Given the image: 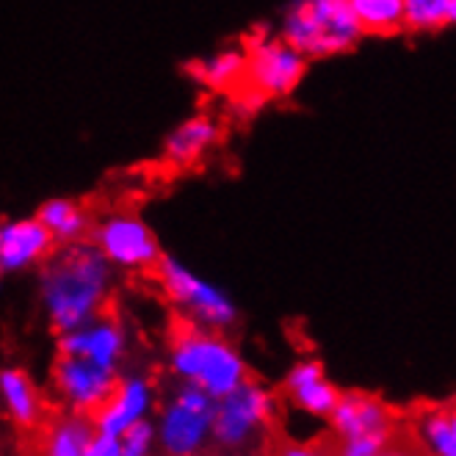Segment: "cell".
I'll use <instances>...</instances> for the list:
<instances>
[{"instance_id": "cell-1", "label": "cell", "mask_w": 456, "mask_h": 456, "mask_svg": "<svg viewBox=\"0 0 456 456\" xmlns=\"http://www.w3.org/2000/svg\"><path fill=\"white\" fill-rule=\"evenodd\" d=\"M127 348L122 321L102 313L86 327L59 335L53 387L75 412L92 415L119 385V362Z\"/></svg>"}, {"instance_id": "cell-2", "label": "cell", "mask_w": 456, "mask_h": 456, "mask_svg": "<svg viewBox=\"0 0 456 456\" xmlns=\"http://www.w3.org/2000/svg\"><path fill=\"white\" fill-rule=\"evenodd\" d=\"M114 265L92 240L59 247L39 268V302L56 335L86 327L105 313Z\"/></svg>"}, {"instance_id": "cell-3", "label": "cell", "mask_w": 456, "mask_h": 456, "mask_svg": "<svg viewBox=\"0 0 456 456\" xmlns=\"http://www.w3.org/2000/svg\"><path fill=\"white\" fill-rule=\"evenodd\" d=\"M169 365L183 382H191L222 398L249 379V370L238 348L222 335L180 318L169 338Z\"/></svg>"}, {"instance_id": "cell-4", "label": "cell", "mask_w": 456, "mask_h": 456, "mask_svg": "<svg viewBox=\"0 0 456 456\" xmlns=\"http://www.w3.org/2000/svg\"><path fill=\"white\" fill-rule=\"evenodd\" d=\"M277 34L307 59L340 56L365 37L348 0H290Z\"/></svg>"}, {"instance_id": "cell-5", "label": "cell", "mask_w": 456, "mask_h": 456, "mask_svg": "<svg viewBox=\"0 0 456 456\" xmlns=\"http://www.w3.org/2000/svg\"><path fill=\"white\" fill-rule=\"evenodd\" d=\"M152 274L160 290H164V297L177 307L180 318L213 332H224L238 321V307L232 305L227 293L219 285L194 274L177 257L164 255Z\"/></svg>"}, {"instance_id": "cell-6", "label": "cell", "mask_w": 456, "mask_h": 456, "mask_svg": "<svg viewBox=\"0 0 456 456\" xmlns=\"http://www.w3.org/2000/svg\"><path fill=\"white\" fill-rule=\"evenodd\" d=\"M89 240L122 272H155V265L164 257L155 230L130 210H111L97 216Z\"/></svg>"}, {"instance_id": "cell-7", "label": "cell", "mask_w": 456, "mask_h": 456, "mask_svg": "<svg viewBox=\"0 0 456 456\" xmlns=\"http://www.w3.org/2000/svg\"><path fill=\"white\" fill-rule=\"evenodd\" d=\"M247 84L244 89L268 100H285L297 92L307 75V56L280 34H255L247 45Z\"/></svg>"}, {"instance_id": "cell-8", "label": "cell", "mask_w": 456, "mask_h": 456, "mask_svg": "<svg viewBox=\"0 0 456 456\" xmlns=\"http://www.w3.org/2000/svg\"><path fill=\"white\" fill-rule=\"evenodd\" d=\"M213 420H216V398L185 382L160 415V448L167 456H202L213 443Z\"/></svg>"}, {"instance_id": "cell-9", "label": "cell", "mask_w": 456, "mask_h": 456, "mask_svg": "<svg viewBox=\"0 0 456 456\" xmlns=\"http://www.w3.org/2000/svg\"><path fill=\"white\" fill-rule=\"evenodd\" d=\"M274 420V395L252 377L232 393L216 398L213 443L222 448H244L265 435Z\"/></svg>"}, {"instance_id": "cell-10", "label": "cell", "mask_w": 456, "mask_h": 456, "mask_svg": "<svg viewBox=\"0 0 456 456\" xmlns=\"http://www.w3.org/2000/svg\"><path fill=\"white\" fill-rule=\"evenodd\" d=\"M56 249V238L37 216L6 219L0 227V272L4 274H20L45 265Z\"/></svg>"}, {"instance_id": "cell-11", "label": "cell", "mask_w": 456, "mask_h": 456, "mask_svg": "<svg viewBox=\"0 0 456 456\" xmlns=\"http://www.w3.org/2000/svg\"><path fill=\"white\" fill-rule=\"evenodd\" d=\"M332 435L338 440L365 437V435H395L398 418L382 398L368 393H343L330 415Z\"/></svg>"}, {"instance_id": "cell-12", "label": "cell", "mask_w": 456, "mask_h": 456, "mask_svg": "<svg viewBox=\"0 0 456 456\" xmlns=\"http://www.w3.org/2000/svg\"><path fill=\"white\" fill-rule=\"evenodd\" d=\"M222 142V125L210 114H194L183 119L160 147V158L175 169H191Z\"/></svg>"}, {"instance_id": "cell-13", "label": "cell", "mask_w": 456, "mask_h": 456, "mask_svg": "<svg viewBox=\"0 0 456 456\" xmlns=\"http://www.w3.org/2000/svg\"><path fill=\"white\" fill-rule=\"evenodd\" d=\"M285 398L293 407L313 415V418H330L340 401V390L327 379L324 365L315 360L297 362L285 377Z\"/></svg>"}, {"instance_id": "cell-14", "label": "cell", "mask_w": 456, "mask_h": 456, "mask_svg": "<svg viewBox=\"0 0 456 456\" xmlns=\"http://www.w3.org/2000/svg\"><path fill=\"white\" fill-rule=\"evenodd\" d=\"M150 401H152V387L147 379L139 377L119 379L114 393L92 412V420L97 426V432L122 437L133 423H139L147 415Z\"/></svg>"}, {"instance_id": "cell-15", "label": "cell", "mask_w": 456, "mask_h": 456, "mask_svg": "<svg viewBox=\"0 0 456 456\" xmlns=\"http://www.w3.org/2000/svg\"><path fill=\"white\" fill-rule=\"evenodd\" d=\"M34 435V456H86L97 426L92 415L69 410L64 415L47 418Z\"/></svg>"}, {"instance_id": "cell-16", "label": "cell", "mask_w": 456, "mask_h": 456, "mask_svg": "<svg viewBox=\"0 0 456 456\" xmlns=\"http://www.w3.org/2000/svg\"><path fill=\"white\" fill-rule=\"evenodd\" d=\"M0 390H4L9 418L14 420V426L22 428L25 435H34L37 428L45 426V420H47L45 401L28 373L20 368H6L0 373Z\"/></svg>"}, {"instance_id": "cell-17", "label": "cell", "mask_w": 456, "mask_h": 456, "mask_svg": "<svg viewBox=\"0 0 456 456\" xmlns=\"http://www.w3.org/2000/svg\"><path fill=\"white\" fill-rule=\"evenodd\" d=\"M189 75L213 92H240L247 84V47H224L189 64Z\"/></svg>"}, {"instance_id": "cell-18", "label": "cell", "mask_w": 456, "mask_h": 456, "mask_svg": "<svg viewBox=\"0 0 456 456\" xmlns=\"http://www.w3.org/2000/svg\"><path fill=\"white\" fill-rule=\"evenodd\" d=\"M37 219L50 230L59 247L77 244V240H89V232L94 227L92 213L84 202H75L67 197H53L39 205Z\"/></svg>"}, {"instance_id": "cell-19", "label": "cell", "mask_w": 456, "mask_h": 456, "mask_svg": "<svg viewBox=\"0 0 456 456\" xmlns=\"http://www.w3.org/2000/svg\"><path fill=\"white\" fill-rule=\"evenodd\" d=\"M415 437L428 456H456V401L426 410L415 423Z\"/></svg>"}, {"instance_id": "cell-20", "label": "cell", "mask_w": 456, "mask_h": 456, "mask_svg": "<svg viewBox=\"0 0 456 456\" xmlns=\"http://www.w3.org/2000/svg\"><path fill=\"white\" fill-rule=\"evenodd\" d=\"M365 37H390L407 28L404 0H348Z\"/></svg>"}, {"instance_id": "cell-21", "label": "cell", "mask_w": 456, "mask_h": 456, "mask_svg": "<svg viewBox=\"0 0 456 456\" xmlns=\"http://www.w3.org/2000/svg\"><path fill=\"white\" fill-rule=\"evenodd\" d=\"M407 6V31L432 34L451 25L456 0H404Z\"/></svg>"}, {"instance_id": "cell-22", "label": "cell", "mask_w": 456, "mask_h": 456, "mask_svg": "<svg viewBox=\"0 0 456 456\" xmlns=\"http://www.w3.org/2000/svg\"><path fill=\"white\" fill-rule=\"evenodd\" d=\"M268 456H338V451H335L332 437L310 440V443L288 440V437H272V443H268Z\"/></svg>"}, {"instance_id": "cell-23", "label": "cell", "mask_w": 456, "mask_h": 456, "mask_svg": "<svg viewBox=\"0 0 456 456\" xmlns=\"http://www.w3.org/2000/svg\"><path fill=\"white\" fill-rule=\"evenodd\" d=\"M395 435H365V437H346V440H338L332 435V440L338 456H379L395 440Z\"/></svg>"}, {"instance_id": "cell-24", "label": "cell", "mask_w": 456, "mask_h": 456, "mask_svg": "<svg viewBox=\"0 0 456 456\" xmlns=\"http://www.w3.org/2000/svg\"><path fill=\"white\" fill-rule=\"evenodd\" d=\"M152 440H155V426L142 418L122 435V456H147Z\"/></svg>"}, {"instance_id": "cell-25", "label": "cell", "mask_w": 456, "mask_h": 456, "mask_svg": "<svg viewBox=\"0 0 456 456\" xmlns=\"http://www.w3.org/2000/svg\"><path fill=\"white\" fill-rule=\"evenodd\" d=\"M86 456H122V437L97 432L86 448Z\"/></svg>"}, {"instance_id": "cell-26", "label": "cell", "mask_w": 456, "mask_h": 456, "mask_svg": "<svg viewBox=\"0 0 456 456\" xmlns=\"http://www.w3.org/2000/svg\"><path fill=\"white\" fill-rule=\"evenodd\" d=\"M451 25H456V6H453V14H451Z\"/></svg>"}]
</instances>
